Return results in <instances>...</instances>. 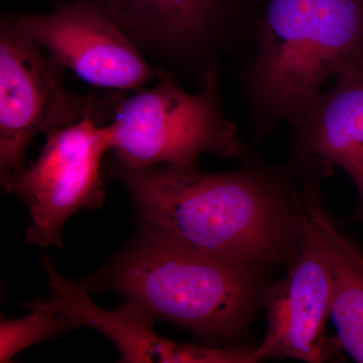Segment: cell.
Here are the masks:
<instances>
[{"label": "cell", "instance_id": "6da1fadb", "mask_svg": "<svg viewBox=\"0 0 363 363\" xmlns=\"http://www.w3.org/2000/svg\"><path fill=\"white\" fill-rule=\"evenodd\" d=\"M105 171L128 188L145 235L252 269L285 262L298 247L302 202L293 169L250 162L208 174L112 161Z\"/></svg>", "mask_w": 363, "mask_h": 363}, {"label": "cell", "instance_id": "7a4b0ae2", "mask_svg": "<svg viewBox=\"0 0 363 363\" xmlns=\"http://www.w3.org/2000/svg\"><path fill=\"white\" fill-rule=\"evenodd\" d=\"M363 66V0H267L240 74L253 143L291 123L327 80Z\"/></svg>", "mask_w": 363, "mask_h": 363}, {"label": "cell", "instance_id": "3957f363", "mask_svg": "<svg viewBox=\"0 0 363 363\" xmlns=\"http://www.w3.org/2000/svg\"><path fill=\"white\" fill-rule=\"evenodd\" d=\"M255 269L140 234L94 279L154 315L193 332L210 346L238 337L257 297Z\"/></svg>", "mask_w": 363, "mask_h": 363}, {"label": "cell", "instance_id": "277c9868", "mask_svg": "<svg viewBox=\"0 0 363 363\" xmlns=\"http://www.w3.org/2000/svg\"><path fill=\"white\" fill-rule=\"evenodd\" d=\"M112 125V161L130 169L199 168L206 152L227 159L247 152L236 124L224 112L219 64L207 72L196 94L169 74L135 96L117 93Z\"/></svg>", "mask_w": 363, "mask_h": 363}, {"label": "cell", "instance_id": "5b68a950", "mask_svg": "<svg viewBox=\"0 0 363 363\" xmlns=\"http://www.w3.org/2000/svg\"><path fill=\"white\" fill-rule=\"evenodd\" d=\"M111 16L162 73L202 85L223 56L255 45L259 0H105Z\"/></svg>", "mask_w": 363, "mask_h": 363}, {"label": "cell", "instance_id": "8992f818", "mask_svg": "<svg viewBox=\"0 0 363 363\" xmlns=\"http://www.w3.org/2000/svg\"><path fill=\"white\" fill-rule=\"evenodd\" d=\"M21 32L9 16L0 21V176L25 168L35 136L93 116L113 118L116 92L107 97L66 89L64 67Z\"/></svg>", "mask_w": 363, "mask_h": 363}, {"label": "cell", "instance_id": "52a82bcc", "mask_svg": "<svg viewBox=\"0 0 363 363\" xmlns=\"http://www.w3.org/2000/svg\"><path fill=\"white\" fill-rule=\"evenodd\" d=\"M45 135L37 161L0 180L7 194L18 196L30 211L26 240L42 247H63L67 220L80 210L104 206V157L112 150L114 128L87 116Z\"/></svg>", "mask_w": 363, "mask_h": 363}, {"label": "cell", "instance_id": "ba28073f", "mask_svg": "<svg viewBox=\"0 0 363 363\" xmlns=\"http://www.w3.org/2000/svg\"><path fill=\"white\" fill-rule=\"evenodd\" d=\"M64 68L95 87L140 90L162 73L111 16L105 0L58 2L51 13L9 16Z\"/></svg>", "mask_w": 363, "mask_h": 363}, {"label": "cell", "instance_id": "9c48e42d", "mask_svg": "<svg viewBox=\"0 0 363 363\" xmlns=\"http://www.w3.org/2000/svg\"><path fill=\"white\" fill-rule=\"evenodd\" d=\"M301 216L298 255L292 271L264 296L267 331L253 351L257 362L279 357L322 362L341 348L338 339L328 337L326 332L332 298L328 259L303 204Z\"/></svg>", "mask_w": 363, "mask_h": 363}, {"label": "cell", "instance_id": "30bf717a", "mask_svg": "<svg viewBox=\"0 0 363 363\" xmlns=\"http://www.w3.org/2000/svg\"><path fill=\"white\" fill-rule=\"evenodd\" d=\"M42 264L52 293L51 301L40 300L43 305L67 318L72 329L89 327L102 332L121 350V362H252L250 348L199 346L161 337L155 332L157 318L140 305L125 300L112 311L101 309L91 301L84 281L74 283L61 276L48 253Z\"/></svg>", "mask_w": 363, "mask_h": 363}, {"label": "cell", "instance_id": "8fae6325", "mask_svg": "<svg viewBox=\"0 0 363 363\" xmlns=\"http://www.w3.org/2000/svg\"><path fill=\"white\" fill-rule=\"evenodd\" d=\"M296 161L335 164L354 183L363 217V66L320 91L290 123Z\"/></svg>", "mask_w": 363, "mask_h": 363}, {"label": "cell", "instance_id": "7c38bea8", "mask_svg": "<svg viewBox=\"0 0 363 363\" xmlns=\"http://www.w3.org/2000/svg\"><path fill=\"white\" fill-rule=\"evenodd\" d=\"M331 164L310 160L301 164V201L316 227L332 278L331 316L342 350L363 363V255L331 220L320 199V186Z\"/></svg>", "mask_w": 363, "mask_h": 363}, {"label": "cell", "instance_id": "4fadbf2b", "mask_svg": "<svg viewBox=\"0 0 363 363\" xmlns=\"http://www.w3.org/2000/svg\"><path fill=\"white\" fill-rule=\"evenodd\" d=\"M30 314L18 320L0 321V362H11L21 351L45 339L61 335L71 328L68 319L43 305L42 301L23 305Z\"/></svg>", "mask_w": 363, "mask_h": 363}]
</instances>
